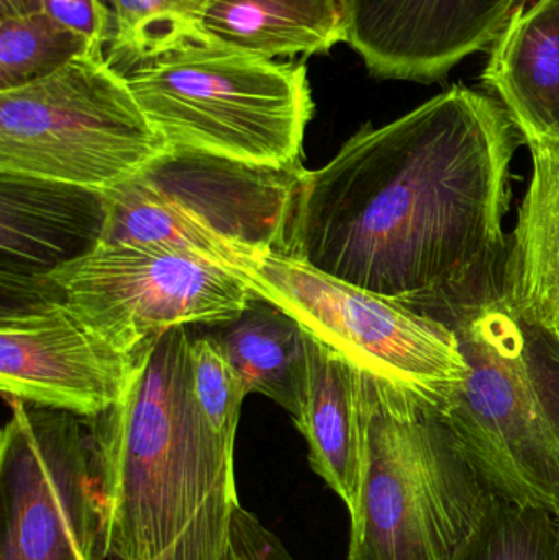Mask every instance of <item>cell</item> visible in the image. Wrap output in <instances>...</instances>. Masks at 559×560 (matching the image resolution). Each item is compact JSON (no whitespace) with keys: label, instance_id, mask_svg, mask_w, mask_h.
Instances as JSON below:
<instances>
[{"label":"cell","instance_id":"1","mask_svg":"<svg viewBox=\"0 0 559 560\" xmlns=\"http://www.w3.org/2000/svg\"><path fill=\"white\" fill-rule=\"evenodd\" d=\"M519 144L501 102L465 85L366 125L305 170L286 255L455 331L504 296Z\"/></svg>","mask_w":559,"mask_h":560},{"label":"cell","instance_id":"2","mask_svg":"<svg viewBox=\"0 0 559 560\" xmlns=\"http://www.w3.org/2000/svg\"><path fill=\"white\" fill-rule=\"evenodd\" d=\"M92 420L104 558L230 560L235 443L197 401L186 328L148 342L124 397Z\"/></svg>","mask_w":559,"mask_h":560},{"label":"cell","instance_id":"3","mask_svg":"<svg viewBox=\"0 0 559 560\" xmlns=\"http://www.w3.org/2000/svg\"><path fill=\"white\" fill-rule=\"evenodd\" d=\"M368 387L348 560H463L494 495L440 411L370 375Z\"/></svg>","mask_w":559,"mask_h":560},{"label":"cell","instance_id":"4","mask_svg":"<svg viewBox=\"0 0 559 560\" xmlns=\"http://www.w3.org/2000/svg\"><path fill=\"white\" fill-rule=\"evenodd\" d=\"M468 374L442 417L496 499L559 515V335L504 300L455 328Z\"/></svg>","mask_w":559,"mask_h":560},{"label":"cell","instance_id":"5","mask_svg":"<svg viewBox=\"0 0 559 560\" xmlns=\"http://www.w3.org/2000/svg\"><path fill=\"white\" fill-rule=\"evenodd\" d=\"M304 173L301 163L258 166L167 150L143 173L102 194L97 240L180 253L246 282L263 255H286Z\"/></svg>","mask_w":559,"mask_h":560},{"label":"cell","instance_id":"6","mask_svg":"<svg viewBox=\"0 0 559 560\" xmlns=\"http://www.w3.org/2000/svg\"><path fill=\"white\" fill-rule=\"evenodd\" d=\"M125 78L170 150L258 166L301 163L315 108L304 62L197 46Z\"/></svg>","mask_w":559,"mask_h":560},{"label":"cell","instance_id":"7","mask_svg":"<svg viewBox=\"0 0 559 560\" xmlns=\"http://www.w3.org/2000/svg\"><path fill=\"white\" fill-rule=\"evenodd\" d=\"M170 150L104 52L0 91V173L102 194Z\"/></svg>","mask_w":559,"mask_h":560},{"label":"cell","instance_id":"8","mask_svg":"<svg viewBox=\"0 0 559 560\" xmlns=\"http://www.w3.org/2000/svg\"><path fill=\"white\" fill-rule=\"evenodd\" d=\"M246 282L361 372L423 407L443 413L465 384L458 336L435 319L284 253L263 255Z\"/></svg>","mask_w":559,"mask_h":560},{"label":"cell","instance_id":"9","mask_svg":"<svg viewBox=\"0 0 559 560\" xmlns=\"http://www.w3.org/2000/svg\"><path fill=\"white\" fill-rule=\"evenodd\" d=\"M43 280L118 351L137 354L156 336L229 323L259 296L240 276L180 253L95 240Z\"/></svg>","mask_w":559,"mask_h":560},{"label":"cell","instance_id":"10","mask_svg":"<svg viewBox=\"0 0 559 560\" xmlns=\"http://www.w3.org/2000/svg\"><path fill=\"white\" fill-rule=\"evenodd\" d=\"M79 418L12 400L0 436V560H105L94 441Z\"/></svg>","mask_w":559,"mask_h":560},{"label":"cell","instance_id":"11","mask_svg":"<svg viewBox=\"0 0 559 560\" xmlns=\"http://www.w3.org/2000/svg\"><path fill=\"white\" fill-rule=\"evenodd\" d=\"M138 355L118 351L61 300L3 315L0 323L3 394L85 420L120 401Z\"/></svg>","mask_w":559,"mask_h":560},{"label":"cell","instance_id":"12","mask_svg":"<svg viewBox=\"0 0 559 560\" xmlns=\"http://www.w3.org/2000/svg\"><path fill=\"white\" fill-rule=\"evenodd\" d=\"M527 0H343L347 43L381 79L430 84L491 48Z\"/></svg>","mask_w":559,"mask_h":560},{"label":"cell","instance_id":"13","mask_svg":"<svg viewBox=\"0 0 559 560\" xmlns=\"http://www.w3.org/2000/svg\"><path fill=\"white\" fill-rule=\"evenodd\" d=\"M481 79L532 160L559 167V0H527L512 13Z\"/></svg>","mask_w":559,"mask_h":560},{"label":"cell","instance_id":"14","mask_svg":"<svg viewBox=\"0 0 559 560\" xmlns=\"http://www.w3.org/2000/svg\"><path fill=\"white\" fill-rule=\"evenodd\" d=\"M368 375L308 332V392L295 421L308 444L312 470L357 512L366 463Z\"/></svg>","mask_w":559,"mask_h":560},{"label":"cell","instance_id":"15","mask_svg":"<svg viewBox=\"0 0 559 560\" xmlns=\"http://www.w3.org/2000/svg\"><path fill=\"white\" fill-rule=\"evenodd\" d=\"M210 48L289 61L347 43L343 0H207L200 20Z\"/></svg>","mask_w":559,"mask_h":560},{"label":"cell","instance_id":"16","mask_svg":"<svg viewBox=\"0 0 559 560\" xmlns=\"http://www.w3.org/2000/svg\"><path fill=\"white\" fill-rule=\"evenodd\" d=\"M505 305L559 335V167L534 161V176L509 235Z\"/></svg>","mask_w":559,"mask_h":560},{"label":"cell","instance_id":"17","mask_svg":"<svg viewBox=\"0 0 559 560\" xmlns=\"http://www.w3.org/2000/svg\"><path fill=\"white\" fill-rule=\"evenodd\" d=\"M248 394L281 405L292 420L308 392V331L284 310L258 299L213 336Z\"/></svg>","mask_w":559,"mask_h":560},{"label":"cell","instance_id":"18","mask_svg":"<svg viewBox=\"0 0 559 560\" xmlns=\"http://www.w3.org/2000/svg\"><path fill=\"white\" fill-rule=\"evenodd\" d=\"M110 36L105 58L120 74L186 49L206 46L200 33L207 0H105Z\"/></svg>","mask_w":559,"mask_h":560},{"label":"cell","instance_id":"19","mask_svg":"<svg viewBox=\"0 0 559 560\" xmlns=\"http://www.w3.org/2000/svg\"><path fill=\"white\" fill-rule=\"evenodd\" d=\"M463 560H559L558 516L494 497Z\"/></svg>","mask_w":559,"mask_h":560},{"label":"cell","instance_id":"20","mask_svg":"<svg viewBox=\"0 0 559 560\" xmlns=\"http://www.w3.org/2000/svg\"><path fill=\"white\" fill-rule=\"evenodd\" d=\"M193 387L202 410L216 430L235 443L245 384L213 336L190 339Z\"/></svg>","mask_w":559,"mask_h":560},{"label":"cell","instance_id":"21","mask_svg":"<svg viewBox=\"0 0 559 560\" xmlns=\"http://www.w3.org/2000/svg\"><path fill=\"white\" fill-rule=\"evenodd\" d=\"M46 12L69 32L105 52L110 36V10L105 0H43Z\"/></svg>","mask_w":559,"mask_h":560},{"label":"cell","instance_id":"22","mask_svg":"<svg viewBox=\"0 0 559 560\" xmlns=\"http://www.w3.org/2000/svg\"><path fill=\"white\" fill-rule=\"evenodd\" d=\"M558 522H559V515H558Z\"/></svg>","mask_w":559,"mask_h":560}]
</instances>
